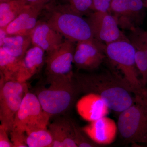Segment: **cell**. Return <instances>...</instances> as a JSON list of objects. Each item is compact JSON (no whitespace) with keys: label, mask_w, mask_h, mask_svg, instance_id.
<instances>
[{"label":"cell","mask_w":147,"mask_h":147,"mask_svg":"<svg viewBox=\"0 0 147 147\" xmlns=\"http://www.w3.org/2000/svg\"><path fill=\"white\" fill-rule=\"evenodd\" d=\"M80 93L92 94L100 96L110 110L120 114L130 107L135 95L123 76L115 71L98 73L74 72Z\"/></svg>","instance_id":"1"},{"label":"cell","mask_w":147,"mask_h":147,"mask_svg":"<svg viewBox=\"0 0 147 147\" xmlns=\"http://www.w3.org/2000/svg\"><path fill=\"white\" fill-rule=\"evenodd\" d=\"M44 84L36 87L34 94L50 117L63 115L69 111L80 93L73 75L46 76Z\"/></svg>","instance_id":"2"},{"label":"cell","mask_w":147,"mask_h":147,"mask_svg":"<svg viewBox=\"0 0 147 147\" xmlns=\"http://www.w3.org/2000/svg\"><path fill=\"white\" fill-rule=\"evenodd\" d=\"M47 22L53 28L74 42L94 38L86 18L71 9L68 4L46 5Z\"/></svg>","instance_id":"3"},{"label":"cell","mask_w":147,"mask_h":147,"mask_svg":"<svg viewBox=\"0 0 147 147\" xmlns=\"http://www.w3.org/2000/svg\"><path fill=\"white\" fill-rule=\"evenodd\" d=\"M104 52L106 57L122 74L135 96H147V89L139 78L135 50L128 37L105 44Z\"/></svg>","instance_id":"4"},{"label":"cell","mask_w":147,"mask_h":147,"mask_svg":"<svg viewBox=\"0 0 147 147\" xmlns=\"http://www.w3.org/2000/svg\"><path fill=\"white\" fill-rule=\"evenodd\" d=\"M117 124L124 142L147 145V96H135L134 103L119 114Z\"/></svg>","instance_id":"5"},{"label":"cell","mask_w":147,"mask_h":147,"mask_svg":"<svg viewBox=\"0 0 147 147\" xmlns=\"http://www.w3.org/2000/svg\"><path fill=\"white\" fill-rule=\"evenodd\" d=\"M28 92L26 82L14 80L0 82V121L9 133L13 128L16 114Z\"/></svg>","instance_id":"6"},{"label":"cell","mask_w":147,"mask_h":147,"mask_svg":"<svg viewBox=\"0 0 147 147\" xmlns=\"http://www.w3.org/2000/svg\"><path fill=\"white\" fill-rule=\"evenodd\" d=\"M50 118L43 110L36 95L28 92L16 114L13 127L26 132L36 129L47 128Z\"/></svg>","instance_id":"7"},{"label":"cell","mask_w":147,"mask_h":147,"mask_svg":"<svg viewBox=\"0 0 147 147\" xmlns=\"http://www.w3.org/2000/svg\"><path fill=\"white\" fill-rule=\"evenodd\" d=\"M146 9L142 0H111L109 11L119 28L130 31L143 24Z\"/></svg>","instance_id":"8"},{"label":"cell","mask_w":147,"mask_h":147,"mask_svg":"<svg viewBox=\"0 0 147 147\" xmlns=\"http://www.w3.org/2000/svg\"><path fill=\"white\" fill-rule=\"evenodd\" d=\"M87 16L94 38L98 41L107 44L127 38L109 11H94Z\"/></svg>","instance_id":"9"},{"label":"cell","mask_w":147,"mask_h":147,"mask_svg":"<svg viewBox=\"0 0 147 147\" xmlns=\"http://www.w3.org/2000/svg\"><path fill=\"white\" fill-rule=\"evenodd\" d=\"M74 43L68 40L45 58L46 76L67 77L73 76L72 64L75 52Z\"/></svg>","instance_id":"10"},{"label":"cell","mask_w":147,"mask_h":147,"mask_svg":"<svg viewBox=\"0 0 147 147\" xmlns=\"http://www.w3.org/2000/svg\"><path fill=\"white\" fill-rule=\"evenodd\" d=\"M76 43L74 57L76 68L89 71L98 68L106 57L105 44L94 38Z\"/></svg>","instance_id":"11"},{"label":"cell","mask_w":147,"mask_h":147,"mask_svg":"<svg viewBox=\"0 0 147 147\" xmlns=\"http://www.w3.org/2000/svg\"><path fill=\"white\" fill-rule=\"evenodd\" d=\"M82 129L93 141L100 146L113 143L118 131L117 124L106 116L91 122Z\"/></svg>","instance_id":"12"},{"label":"cell","mask_w":147,"mask_h":147,"mask_svg":"<svg viewBox=\"0 0 147 147\" xmlns=\"http://www.w3.org/2000/svg\"><path fill=\"white\" fill-rule=\"evenodd\" d=\"M32 45L37 46L49 55L63 42V35L47 21H38L31 34Z\"/></svg>","instance_id":"13"},{"label":"cell","mask_w":147,"mask_h":147,"mask_svg":"<svg viewBox=\"0 0 147 147\" xmlns=\"http://www.w3.org/2000/svg\"><path fill=\"white\" fill-rule=\"evenodd\" d=\"M45 7L27 5L19 15L5 28L8 35H30L38 22V16Z\"/></svg>","instance_id":"14"},{"label":"cell","mask_w":147,"mask_h":147,"mask_svg":"<svg viewBox=\"0 0 147 147\" xmlns=\"http://www.w3.org/2000/svg\"><path fill=\"white\" fill-rule=\"evenodd\" d=\"M45 53L37 46L30 47L21 60L15 80L26 82L36 74L45 63Z\"/></svg>","instance_id":"15"},{"label":"cell","mask_w":147,"mask_h":147,"mask_svg":"<svg viewBox=\"0 0 147 147\" xmlns=\"http://www.w3.org/2000/svg\"><path fill=\"white\" fill-rule=\"evenodd\" d=\"M53 142L51 147H77L74 140L73 120L58 117L48 126Z\"/></svg>","instance_id":"16"},{"label":"cell","mask_w":147,"mask_h":147,"mask_svg":"<svg viewBox=\"0 0 147 147\" xmlns=\"http://www.w3.org/2000/svg\"><path fill=\"white\" fill-rule=\"evenodd\" d=\"M76 108L79 115L90 122L106 116L110 110L100 96L92 94H86L79 99Z\"/></svg>","instance_id":"17"},{"label":"cell","mask_w":147,"mask_h":147,"mask_svg":"<svg viewBox=\"0 0 147 147\" xmlns=\"http://www.w3.org/2000/svg\"><path fill=\"white\" fill-rule=\"evenodd\" d=\"M140 27L130 30L128 37L135 50V58L137 69L141 76L143 86L147 89V56Z\"/></svg>","instance_id":"18"},{"label":"cell","mask_w":147,"mask_h":147,"mask_svg":"<svg viewBox=\"0 0 147 147\" xmlns=\"http://www.w3.org/2000/svg\"><path fill=\"white\" fill-rule=\"evenodd\" d=\"M31 44L30 35H8L0 47L13 57L22 59Z\"/></svg>","instance_id":"19"},{"label":"cell","mask_w":147,"mask_h":147,"mask_svg":"<svg viewBox=\"0 0 147 147\" xmlns=\"http://www.w3.org/2000/svg\"><path fill=\"white\" fill-rule=\"evenodd\" d=\"M21 60L10 55L0 47V82L15 80Z\"/></svg>","instance_id":"20"},{"label":"cell","mask_w":147,"mask_h":147,"mask_svg":"<svg viewBox=\"0 0 147 147\" xmlns=\"http://www.w3.org/2000/svg\"><path fill=\"white\" fill-rule=\"evenodd\" d=\"M26 5L23 0H10L0 3V28H5Z\"/></svg>","instance_id":"21"},{"label":"cell","mask_w":147,"mask_h":147,"mask_svg":"<svg viewBox=\"0 0 147 147\" xmlns=\"http://www.w3.org/2000/svg\"><path fill=\"white\" fill-rule=\"evenodd\" d=\"M29 147H51L53 139L47 128L36 129L26 132Z\"/></svg>","instance_id":"22"},{"label":"cell","mask_w":147,"mask_h":147,"mask_svg":"<svg viewBox=\"0 0 147 147\" xmlns=\"http://www.w3.org/2000/svg\"><path fill=\"white\" fill-rule=\"evenodd\" d=\"M73 125L74 129V140L77 147H96L100 146L95 142L93 141L88 135L73 120Z\"/></svg>","instance_id":"23"},{"label":"cell","mask_w":147,"mask_h":147,"mask_svg":"<svg viewBox=\"0 0 147 147\" xmlns=\"http://www.w3.org/2000/svg\"><path fill=\"white\" fill-rule=\"evenodd\" d=\"M72 10L83 16L94 11L92 0H66Z\"/></svg>","instance_id":"24"},{"label":"cell","mask_w":147,"mask_h":147,"mask_svg":"<svg viewBox=\"0 0 147 147\" xmlns=\"http://www.w3.org/2000/svg\"><path fill=\"white\" fill-rule=\"evenodd\" d=\"M11 141L13 147H27L26 132L20 129L13 127L10 131Z\"/></svg>","instance_id":"25"},{"label":"cell","mask_w":147,"mask_h":147,"mask_svg":"<svg viewBox=\"0 0 147 147\" xmlns=\"http://www.w3.org/2000/svg\"><path fill=\"white\" fill-rule=\"evenodd\" d=\"M8 132L4 127L0 125V147H13V144L8 137Z\"/></svg>","instance_id":"26"},{"label":"cell","mask_w":147,"mask_h":147,"mask_svg":"<svg viewBox=\"0 0 147 147\" xmlns=\"http://www.w3.org/2000/svg\"><path fill=\"white\" fill-rule=\"evenodd\" d=\"M111 0H92L94 11H109Z\"/></svg>","instance_id":"27"},{"label":"cell","mask_w":147,"mask_h":147,"mask_svg":"<svg viewBox=\"0 0 147 147\" xmlns=\"http://www.w3.org/2000/svg\"><path fill=\"white\" fill-rule=\"evenodd\" d=\"M28 5L42 6L45 7L51 0H23Z\"/></svg>","instance_id":"28"},{"label":"cell","mask_w":147,"mask_h":147,"mask_svg":"<svg viewBox=\"0 0 147 147\" xmlns=\"http://www.w3.org/2000/svg\"><path fill=\"white\" fill-rule=\"evenodd\" d=\"M5 28H0V47H1L6 38L8 36Z\"/></svg>","instance_id":"29"},{"label":"cell","mask_w":147,"mask_h":147,"mask_svg":"<svg viewBox=\"0 0 147 147\" xmlns=\"http://www.w3.org/2000/svg\"><path fill=\"white\" fill-rule=\"evenodd\" d=\"M142 35L143 41H144V44L145 50H146L147 56V32L142 29Z\"/></svg>","instance_id":"30"},{"label":"cell","mask_w":147,"mask_h":147,"mask_svg":"<svg viewBox=\"0 0 147 147\" xmlns=\"http://www.w3.org/2000/svg\"><path fill=\"white\" fill-rule=\"evenodd\" d=\"M142 1H143L146 8L147 9V0H142Z\"/></svg>","instance_id":"31"},{"label":"cell","mask_w":147,"mask_h":147,"mask_svg":"<svg viewBox=\"0 0 147 147\" xmlns=\"http://www.w3.org/2000/svg\"><path fill=\"white\" fill-rule=\"evenodd\" d=\"M10 0H0V3L5 2L8 1Z\"/></svg>","instance_id":"32"}]
</instances>
